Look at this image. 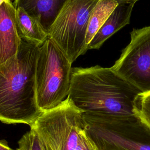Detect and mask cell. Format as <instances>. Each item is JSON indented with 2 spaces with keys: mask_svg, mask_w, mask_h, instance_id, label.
I'll use <instances>...</instances> for the list:
<instances>
[{
  "mask_svg": "<svg viewBox=\"0 0 150 150\" xmlns=\"http://www.w3.org/2000/svg\"><path fill=\"white\" fill-rule=\"evenodd\" d=\"M141 92L115 73L98 65L73 67L68 97L84 112L109 117L135 116V100Z\"/></svg>",
  "mask_w": 150,
  "mask_h": 150,
  "instance_id": "6da1fadb",
  "label": "cell"
},
{
  "mask_svg": "<svg viewBox=\"0 0 150 150\" xmlns=\"http://www.w3.org/2000/svg\"><path fill=\"white\" fill-rule=\"evenodd\" d=\"M39 46L22 40L17 54L0 65V121L30 127L43 113L36 99Z\"/></svg>",
  "mask_w": 150,
  "mask_h": 150,
  "instance_id": "7a4b0ae2",
  "label": "cell"
},
{
  "mask_svg": "<svg viewBox=\"0 0 150 150\" xmlns=\"http://www.w3.org/2000/svg\"><path fill=\"white\" fill-rule=\"evenodd\" d=\"M30 127L47 150H97L86 133L82 111L68 97L57 107L43 112Z\"/></svg>",
  "mask_w": 150,
  "mask_h": 150,
  "instance_id": "3957f363",
  "label": "cell"
},
{
  "mask_svg": "<svg viewBox=\"0 0 150 150\" xmlns=\"http://www.w3.org/2000/svg\"><path fill=\"white\" fill-rule=\"evenodd\" d=\"M86 133L97 150H150V129L135 116L82 112Z\"/></svg>",
  "mask_w": 150,
  "mask_h": 150,
  "instance_id": "277c9868",
  "label": "cell"
},
{
  "mask_svg": "<svg viewBox=\"0 0 150 150\" xmlns=\"http://www.w3.org/2000/svg\"><path fill=\"white\" fill-rule=\"evenodd\" d=\"M72 63L48 37L39 46L36 67L37 103L42 112L59 105L69 95Z\"/></svg>",
  "mask_w": 150,
  "mask_h": 150,
  "instance_id": "5b68a950",
  "label": "cell"
},
{
  "mask_svg": "<svg viewBox=\"0 0 150 150\" xmlns=\"http://www.w3.org/2000/svg\"><path fill=\"white\" fill-rule=\"evenodd\" d=\"M98 0H69L48 32V37L71 63L87 51L86 37L91 12Z\"/></svg>",
  "mask_w": 150,
  "mask_h": 150,
  "instance_id": "8992f818",
  "label": "cell"
},
{
  "mask_svg": "<svg viewBox=\"0 0 150 150\" xmlns=\"http://www.w3.org/2000/svg\"><path fill=\"white\" fill-rule=\"evenodd\" d=\"M111 69L141 93L150 91V26L132 30L130 42Z\"/></svg>",
  "mask_w": 150,
  "mask_h": 150,
  "instance_id": "52a82bcc",
  "label": "cell"
},
{
  "mask_svg": "<svg viewBox=\"0 0 150 150\" xmlns=\"http://www.w3.org/2000/svg\"><path fill=\"white\" fill-rule=\"evenodd\" d=\"M22 39L16 23V8L10 0L0 5V65L15 56Z\"/></svg>",
  "mask_w": 150,
  "mask_h": 150,
  "instance_id": "ba28073f",
  "label": "cell"
},
{
  "mask_svg": "<svg viewBox=\"0 0 150 150\" xmlns=\"http://www.w3.org/2000/svg\"><path fill=\"white\" fill-rule=\"evenodd\" d=\"M69 0H14L15 8H22L35 19L47 33L60 11Z\"/></svg>",
  "mask_w": 150,
  "mask_h": 150,
  "instance_id": "9c48e42d",
  "label": "cell"
},
{
  "mask_svg": "<svg viewBox=\"0 0 150 150\" xmlns=\"http://www.w3.org/2000/svg\"><path fill=\"white\" fill-rule=\"evenodd\" d=\"M135 2H119L87 46V50L98 49L104 42L130 22Z\"/></svg>",
  "mask_w": 150,
  "mask_h": 150,
  "instance_id": "30bf717a",
  "label": "cell"
},
{
  "mask_svg": "<svg viewBox=\"0 0 150 150\" xmlns=\"http://www.w3.org/2000/svg\"><path fill=\"white\" fill-rule=\"evenodd\" d=\"M16 23L19 37L29 43L40 46L48 38L39 23L22 8H16Z\"/></svg>",
  "mask_w": 150,
  "mask_h": 150,
  "instance_id": "8fae6325",
  "label": "cell"
},
{
  "mask_svg": "<svg viewBox=\"0 0 150 150\" xmlns=\"http://www.w3.org/2000/svg\"><path fill=\"white\" fill-rule=\"evenodd\" d=\"M118 4V2L113 0H98L91 12L88 22L86 37L87 47Z\"/></svg>",
  "mask_w": 150,
  "mask_h": 150,
  "instance_id": "7c38bea8",
  "label": "cell"
},
{
  "mask_svg": "<svg viewBox=\"0 0 150 150\" xmlns=\"http://www.w3.org/2000/svg\"><path fill=\"white\" fill-rule=\"evenodd\" d=\"M133 111L135 116L150 129V91L138 94L134 104Z\"/></svg>",
  "mask_w": 150,
  "mask_h": 150,
  "instance_id": "4fadbf2b",
  "label": "cell"
},
{
  "mask_svg": "<svg viewBox=\"0 0 150 150\" xmlns=\"http://www.w3.org/2000/svg\"><path fill=\"white\" fill-rule=\"evenodd\" d=\"M19 150H47L36 130L30 127L18 141Z\"/></svg>",
  "mask_w": 150,
  "mask_h": 150,
  "instance_id": "5bb4252c",
  "label": "cell"
},
{
  "mask_svg": "<svg viewBox=\"0 0 150 150\" xmlns=\"http://www.w3.org/2000/svg\"><path fill=\"white\" fill-rule=\"evenodd\" d=\"M0 150H14L11 148L6 141L5 140H0Z\"/></svg>",
  "mask_w": 150,
  "mask_h": 150,
  "instance_id": "9a60e30c",
  "label": "cell"
},
{
  "mask_svg": "<svg viewBox=\"0 0 150 150\" xmlns=\"http://www.w3.org/2000/svg\"><path fill=\"white\" fill-rule=\"evenodd\" d=\"M115 1L119 2H135L136 3L139 0H113Z\"/></svg>",
  "mask_w": 150,
  "mask_h": 150,
  "instance_id": "2e32d148",
  "label": "cell"
},
{
  "mask_svg": "<svg viewBox=\"0 0 150 150\" xmlns=\"http://www.w3.org/2000/svg\"><path fill=\"white\" fill-rule=\"evenodd\" d=\"M15 150H19V149H15Z\"/></svg>",
  "mask_w": 150,
  "mask_h": 150,
  "instance_id": "e0dca14e",
  "label": "cell"
},
{
  "mask_svg": "<svg viewBox=\"0 0 150 150\" xmlns=\"http://www.w3.org/2000/svg\"><path fill=\"white\" fill-rule=\"evenodd\" d=\"M10 1H12V0H10Z\"/></svg>",
  "mask_w": 150,
  "mask_h": 150,
  "instance_id": "ac0fdd59",
  "label": "cell"
}]
</instances>
